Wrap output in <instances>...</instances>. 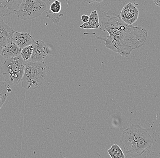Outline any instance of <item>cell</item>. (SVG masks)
<instances>
[{
    "instance_id": "6da1fadb",
    "label": "cell",
    "mask_w": 160,
    "mask_h": 158,
    "mask_svg": "<svg viewBox=\"0 0 160 158\" xmlns=\"http://www.w3.org/2000/svg\"><path fill=\"white\" fill-rule=\"evenodd\" d=\"M100 28L103 32L108 33L105 37H99L93 33L98 39L105 42L108 48L125 57H128L132 51L142 47L147 40L148 31L142 27L128 24L122 20L120 15L111 10L105 12L101 8L98 9Z\"/></svg>"
},
{
    "instance_id": "7a4b0ae2",
    "label": "cell",
    "mask_w": 160,
    "mask_h": 158,
    "mask_svg": "<svg viewBox=\"0 0 160 158\" xmlns=\"http://www.w3.org/2000/svg\"><path fill=\"white\" fill-rule=\"evenodd\" d=\"M154 140L140 125H132L123 131L120 144L125 158L138 157L152 147Z\"/></svg>"
},
{
    "instance_id": "3957f363",
    "label": "cell",
    "mask_w": 160,
    "mask_h": 158,
    "mask_svg": "<svg viewBox=\"0 0 160 158\" xmlns=\"http://www.w3.org/2000/svg\"><path fill=\"white\" fill-rule=\"evenodd\" d=\"M49 71V68L44 62L26 63L22 78V87L28 90L37 89L42 84Z\"/></svg>"
},
{
    "instance_id": "277c9868",
    "label": "cell",
    "mask_w": 160,
    "mask_h": 158,
    "mask_svg": "<svg viewBox=\"0 0 160 158\" xmlns=\"http://www.w3.org/2000/svg\"><path fill=\"white\" fill-rule=\"evenodd\" d=\"M25 62L20 55L13 59H5L2 63L1 69L5 82L9 85L18 84L23 75Z\"/></svg>"
},
{
    "instance_id": "5b68a950",
    "label": "cell",
    "mask_w": 160,
    "mask_h": 158,
    "mask_svg": "<svg viewBox=\"0 0 160 158\" xmlns=\"http://www.w3.org/2000/svg\"><path fill=\"white\" fill-rule=\"evenodd\" d=\"M48 5L45 0H22L15 14L23 20H31L41 16Z\"/></svg>"
},
{
    "instance_id": "8992f818",
    "label": "cell",
    "mask_w": 160,
    "mask_h": 158,
    "mask_svg": "<svg viewBox=\"0 0 160 158\" xmlns=\"http://www.w3.org/2000/svg\"><path fill=\"white\" fill-rule=\"evenodd\" d=\"M138 4L134 3H129L124 6L121 11L120 17L122 20L126 23L132 25L138 18L139 11L137 5Z\"/></svg>"
},
{
    "instance_id": "52a82bcc",
    "label": "cell",
    "mask_w": 160,
    "mask_h": 158,
    "mask_svg": "<svg viewBox=\"0 0 160 158\" xmlns=\"http://www.w3.org/2000/svg\"><path fill=\"white\" fill-rule=\"evenodd\" d=\"M32 54L31 57V61L34 62H44L48 54V48L45 42L42 40L35 41Z\"/></svg>"
},
{
    "instance_id": "ba28073f",
    "label": "cell",
    "mask_w": 160,
    "mask_h": 158,
    "mask_svg": "<svg viewBox=\"0 0 160 158\" xmlns=\"http://www.w3.org/2000/svg\"><path fill=\"white\" fill-rule=\"evenodd\" d=\"M22 0H0V17L5 18L15 14Z\"/></svg>"
},
{
    "instance_id": "9c48e42d",
    "label": "cell",
    "mask_w": 160,
    "mask_h": 158,
    "mask_svg": "<svg viewBox=\"0 0 160 158\" xmlns=\"http://www.w3.org/2000/svg\"><path fill=\"white\" fill-rule=\"evenodd\" d=\"M12 41L21 48L33 44L35 41L29 33L15 31L13 35Z\"/></svg>"
},
{
    "instance_id": "30bf717a",
    "label": "cell",
    "mask_w": 160,
    "mask_h": 158,
    "mask_svg": "<svg viewBox=\"0 0 160 158\" xmlns=\"http://www.w3.org/2000/svg\"><path fill=\"white\" fill-rule=\"evenodd\" d=\"M15 31L3 20L0 21V46L3 47L7 43L12 41Z\"/></svg>"
},
{
    "instance_id": "8fae6325",
    "label": "cell",
    "mask_w": 160,
    "mask_h": 158,
    "mask_svg": "<svg viewBox=\"0 0 160 158\" xmlns=\"http://www.w3.org/2000/svg\"><path fill=\"white\" fill-rule=\"evenodd\" d=\"M22 48L12 41L7 43L2 48L1 55L5 59H12L19 56Z\"/></svg>"
},
{
    "instance_id": "7c38bea8",
    "label": "cell",
    "mask_w": 160,
    "mask_h": 158,
    "mask_svg": "<svg viewBox=\"0 0 160 158\" xmlns=\"http://www.w3.org/2000/svg\"><path fill=\"white\" fill-rule=\"evenodd\" d=\"M62 10V4L58 0H56L50 5L49 10L46 13L47 17L49 18L54 23H59V13Z\"/></svg>"
},
{
    "instance_id": "4fadbf2b",
    "label": "cell",
    "mask_w": 160,
    "mask_h": 158,
    "mask_svg": "<svg viewBox=\"0 0 160 158\" xmlns=\"http://www.w3.org/2000/svg\"><path fill=\"white\" fill-rule=\"evenodd\" d=\"M100 27L98 14L97 10L92 11L89 16V19L88 22L84 23L80 26L82 29H98Z\"/></svg>"
},
{
    "instance_id": "5bb4252c",
    "label": "cell",
    "mask_w": 160,
    "mask_h": 158,
    "mask_svg": "<svg viewBox=\"0 0 160 158\" xmlns=\"http://www.w3.org/2000/svg\"><path fill=\"white\" fill-rule=\"evenodd\" d=\"M10 85L6 82H0V110L8 98Z\"/></svg>"
},
{
    "instance_id": "9a60e30c",
    "label": "cell",
    "mask_w": 160,
    "mask_h": 158,
    "mask_svg": "<svg viewBox=\"0 0 160 158\" xmlns=\"http://www.w3.org/2000/svg\"><path fill=\"white\" fill-rule=\"evenodd\" d=\"M108 154L112 158H125V155L118 145L114 144L108 150Z\"/></svg>"
},
{
    "instance_id": "2e32d148",
    "label": "cell",
    "mask_w": 160,
    "mask_h": 158,
    "mask_svg": "<svg viewBox=\"0 0 160 158\" xmlns=\"http://www.w3.org/2000/svg\"><path fill=\"white\" fill-rule=\"evenodd\" d=\"M33 49V44L26 46L22 49L20 56L25 61L29 60L31 59Z\"/></svg>"
},
{
    "instance_id": "e0dca14e",
    "label": "cell",
    "mask_w": 160,
    "mask_h": 158,
    "mask_svg": "<svg viewBox=\"0 0 160 158\" xmlns=\"http://www.w3.org/2000/svg\"><path fill=\"white\" fill-rule=\"evenodd\" d=\"M104 0H85V2L89 4L100 3L103 2Z\"/></svg>"
},
{
    "instance_id": "ac0fdd59",
    "label": "cell",
    "mask_w": 160,
    "mask_h": 158,
    "mask_svg": "<svg viewBox=\"0 0 160 158\" xmlns=\"http://www.w3.org/2000/svg\"><path fill=\"white\" fill-rule=\"evenodd\" d=\"M89 19V16L87 15H83L81 16V20L83 23H86L88 22Z\"/></svg>"
},
{
    "instance_id": "d6986e66",
    "label": "cell",
    "mask_w": 160,
    "mask_h": 158,
    "mask_svg": "<svg viewBox=\"0 0 160 158\" xmlns=\"http://www.w3.org/2000/svg\"><path fill=\"white\" fill-rule=\"evenodd\" d=\"M153 1L156 5L160 7V0H153Z\"/></svg>"
},
{
    "instance_id": "ffe728a7",
    "label": "cell",
    "mask_w": 160,
    "mask_h": 158,
    "mask_svg": "<svg viewBox=\"0 0 160 158\" xmlns=\"http://www.w3.org/2000/svg\"><path fill=\"white\" fill-rule=\"evenodd\" d=\"M2 47H1V46H0V55H1V51H2Z\"/></svg>"
},
{
    "instance_id": "44dd1931",
    "label": "cell",
    "mask_w": 160,
    "mask_h": 158,
    "mask_svg": "<svg viewBox=\"0 0 160 158\" xmlns=\"http://www.w3.org/2000/svg\"><path fill=\"white\" fill-rule=\"evenodd\" d=\"M48 2H51V1H52V0H48Z\"/></svg>"
}]
</instances>
